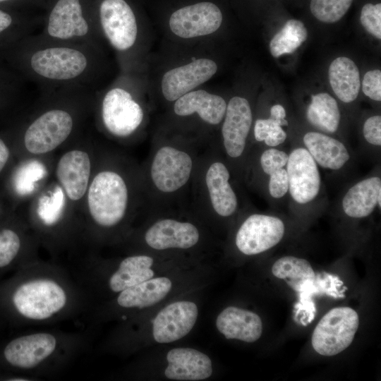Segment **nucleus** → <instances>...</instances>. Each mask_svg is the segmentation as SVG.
<instances>
[{
    "mask_svg": "<svg viewBox=\"0 0 381 381\" xmlns=\"http://www.w3.org/2000/svg\"><path fill=\"white\" fill-rule=\"evenodd\" d=\"M107 52L91 45L49 40L38 32L0 50V58L42 91L99 89L107 69Z\"/></svg>",
    "mask_w": 381,
    "mask_h": 381,
    "instance_id": "obj_1",
    "label": "nucleus"
},
{
    "mask_svg": "<svg viewBox=\"0 0 381 381\" xmlns=\"http://www.w3.org/2000/svg\"><path fill=\"white\" fill-rule=\"evenodd\" d=\"M7 304L19 322L49 325L89 310V298L61 266L36 260L20 268L7 292Z\"/></svg>",
    "mask_w": 381,
    "mask_h": 381,
    "instance_id": "obj_2",
    "label": "nucleus"
},
{
    "mask_svg": "<svg viewBox=\"0 0 381 381\" xmlns=\"http://www.w3.org/2000/svg\"><path fill=\"white\" fill-rule=\"evenodd\" d=\"M95 3L100 34L114 54L119 71L147 72L154 32L144 8L137 0Z\"/></svg>",
    "mask_w": 381,
    "mask_h": 381,
    "instance_id": "obj_3",
    "label": "nucleus"
},
{
    "mask_svg": "<svg viewBox=\"0 0 381 381\" xmlns=\"http://www.w3.org/2000/svg\"><path fill=\"white\" fill-rule=\"evenodd\" d=\"M214 45L163 46L152 54L147 67L150 94L172 104L183 95L203 87L219 71Z\"/></svg>",
    "mask_w": 381,
    "mask_h": 381,
    "instance_id": "obj_4",
    "label": "nucleus"
},
{
    "mask_svg": "<svg viewBox=\"0 0 381 381\" xmlns=\"http://www.w3.org/2000/svg\"><path fill=\"white\" fill-rule=\"evenodd\" d=\"M88 340L81 332L32 331L9 341L1 356L8 365L37 380L64 369L85 350Z\"/></svg>",
    "mask_w": 381,
    "mask_h": 381,
    "instance_id": "obj_5",
    "label": "nucleus"
},
{
    "mask_svg": "<svg viewBox=\"0 0 381 381\" xmlns=\"http://www.w3.org/2000/svg\"><path fill=\"white\" fill-rule=\"evenodd\" d=\"M95 91L78 87L42 91V107L22 131L25 149L40 155L62 145L76 129L83 112L94 102Z\"/></svg>",
    "mask_w": 381,
    "mask_h": 381,
    "instance_id": "obj_6",
    "label": "nucleus"
},
{
    "mask_svg": "<svg viewBox=\"0 0 381 381\" xmlns=\"http://www.w3.org/2000/svg\"><path fill=\"white\" fill-rule=\"evenodd\" d=\"M153 12L163 46L214 45L225 21L217 0H158Z\"/></svg>",
    "mask_w": 381,
    "mask_h": 381,
    "instance_id": "obj_7",
    "label": "nucleus"
},
{
    "mask_svg": "<svg viewBox=\"0 0 381 381\" xmlns=\"http://www.w3.org/2000/svg\"><path fill=\"white\" fill-rule=\"evenodd\" d=\"M149 95L147 71H119L110 83L95 93L102 128L117 138H126L137 133L145 120L144 100Z\"/></svg>",
    "mask_w": 381,
    "mask_h": 381,
    "instance_id": "obj_8",
    "label": "nucleus"
},
{
    "mask_svg": "<svg viewBox=\"0 0 381 381\" xmlns=\"http://www.w3.org/2000/svg\"><path fill=\"white\" fill-rule=\"evenodd\" d=\"M153 263L146 255H129L114 265L90 259L79 270L76 281L89 298L93 294L116 295L154 277Z\"/></svg>",
    "mask_w": 381,
    "mask_h": 381,
    "instance_id": "obj_9",
    "label": "nucleus"
},
{
    "mask_svg": "<svg viewBox=\"0 0 381 381\" xmlns=\"http://www.w3.org/2000/svg\"><path fill=\"white\" fill-rule=\"evenodd\" d=\"M286 171L289 209L305 214L326 208L327 198L320 169L300 142L289 149Z\"/></svg>",
    "mask_w": 381,
    "mask_h": 381,
    "instance_id": "obj_10",
    "label": "nucleus"
},
{
    "mask_svg": "<svg viewBox=\"0 0 381 381\" xmlns=\"http://www.w3.org/2000/svg\"><path fill=\"white\" fill-rule=\"evenodd\" d=\"M83 0H56L38 33L47 39L91 45L107 52L100 34L95 6L88 11Z\"/></svg>",
    "mask_w": 381,
    "mask_h": 381,
    "instance_id": "obj_11",
    "label": "nucleus"
},
{
    "mask_svg": "<svg viewBox=\"0 0 381 381\" xmlns=\"http://www.w3.org/2000/svg\"><path fill=\"white\" fill-rule=\"evenodd\" d=\"M86 195L88 229L92 234L99 235L121 224L127 210L128 191L119 174L111 170L98 172L90 182Z\"/></svg>",
    "mask_w": 381,
    "mask_h": 381,
    "instance_id": "obj_12",
    "label": "nucleus"
},
{
    "mask_svg": "<svg viewBox=\"0 0 381 381\" xmlns=\"http://www.w3.org/2000/svg\"><path fill=\"white\" fill-rule=\"evenodd\" d=\"M359 325V317L350 307H337L327 312L315 326L311 344L319 354L335 356L352 343Z\"/></svg>",
    "mask_w": 381,
    "mask_h": 381,
    "instance_id": "obj_13",
    "label": "nucleus"
},
{
    "mask_svg": "<svg viewBox=\"0 0 381 381\" xmlns=\"http://www.w3.org/2000/svg\"><path fill=\"white\" fill-rule=\"evenodd\" d=\"M285 232V223L279 216L253 213L239 226L235 243L243 254L258 255L276 246L283 239Z\"/></svg>",
    "mask_w": 381,
    "mask_h": 381,
    "instance_id": "obj_14",
    "label": "nucleus"
},
{
    "mask_svg": "<svg viewBox=\"0 0 381 381\" xmlns=\"http://www.w3.org/2000/svg\"><path fill=\"white\" fill-rule=\"evenodd\" d=\"M172 286L168 277H152L121 291L112 301L92 310L91 316L98 319L148 308L162 301L171 291Z\"/></svg>",
    "mask_w": 381,
    "mask_h": 381,
    "instance_id": "obj_15",
    "label": "nucleus"
},
{
    "mask_svg": "<svg viewBox=\"0 0 381 381\" xmlns=\"http://www.w3.org/2000/svg\"><path fill=\"white\" fill-rule=\"evenodd\" d=\"M300 143L308 150L320 169L337 175H345L356 162L355 152L333 135L318 131L303 133Z\"/></svg>",
    "mask_w": 381,
    "mask_h": 381,
    "instance_id": "obj_16",
    "label": "nucleus"
},
{
    "mask_svg": "<svg viewBox=\"0 0 381 381\" xmlns=\"http://www.w3.org/2000/svg\"><path fill=\"white\" fill-rule=\"evenodd\" d=\"M221 124V135L226 155L232 159L242 157L253 124L250 101L238 95L231 97L227 102Z\"/></svg>",
    "mask_w": 381,
    "mask_h": 381,
    "instance_id": "obj_17",
    "label": "nucleus"
},
{
    "mask_svg": "<svg viewBox=\"0 0 381 381\" xmlns=\"http://www.w3.org/2000/svg\"><path fill=\"white\" fill-rule=\"evenodd\" d=\"M192 167V159L188 153L171 146H162L152 162V182L161 192H174L188 182Z\"/></svg>",
    "mask_w": 381,
    "mask_h": 381,
    "instance_id": "obj_18",
    "label": "nucleus"
},
{
    "mask_svg": "<svg viewBox=\"0 0 381 381\" xmlns=\"http://www.w3.org/2000/svg\"><path fill=\"white\" fill-rule=\"evenodd\" d=\"M351 219H363L381 210V174L380 169L353 182L342 193L338 207Z\"/></svg>",
    "mask_w": 381,
    "mask_h": 381,
    "instance_id": "obj_19",
    "label": "nucleus"
},
{
    "mask_svg": "<svg viewBox=\"0 0 381 381\" xmlns=\"http://www.w3.org/2000/svg\"><path fill=\"white\" fill-rule=\"evenodd\" d=\"M198 315V306L190 301H177L164 306L152 322L155 341L167 344L182 339L191 331Z\"/></svg>",
    "mask_w": 381,
    "mask_h": 381,
    "instance_id": "obj_20",
    "label": "nucleus"
},
{
    "mask_svg": "<svg viewBox=\"0 0 381 381\" xmlns=\"http://www.w3.org/2000/svg\"><path fill=\"white\" fill-rule=\"evenodd\" d=\"M288 157L289 150L283 147H264L258 155V167L261 176L262 191L272 206L286 201Z\"/></svg>",
    "mask_w": 381,
    "mask_h": 381,
    "instance_id": "obj_21",
    "label": "nucleus"
},
{
    "mask_svg": "<svg viewBox=\"0 0 381 381\" xmlns=\"http://www.w3.org/2000/svg\"><path fill=\"white\" fill-rule=\"evenodd\" d=\"M226 104L223 97L201 87L174 101L171 109L177 118H198L206 125L216 126L224 119Z\"/></svg>",
    "mask_w": 381,
    "mask_h": 381,
    "instance_id": "obj_22",
    "label": "nucleus"
},
{
    "mask_svg": "<svg viewBox=\"0 0 381 381\" xmlns=\"http://www.w3.org/2000/svg\"><path fill=\"white\" fill-rule=\"evenodd\" d=\"M91 174V161L84 150L75 149L64 153L57 162L56 176L66 197L76 202L87 193Z\"/></svg>",
    "mask_w": 381,
    "mask_h": 381,
    "instance_id": "obj_23",
    "label": "nucleus"
},
{
    "mask_svg": "<svg viewBox=\"0 0 381 381\" xmlns=\"http://www.w3.org/2000/svg\"><path fill=\"white\" fill-rule=\"evenodd\" d=\"M199 238L200 234L195 225L171 219L157 221L144 236L146 244L155 250L190 248L198 243Z\"/></svg>",
    "mask_w": 381,
    "mask_h": 381,
    "instance_id": "obj_24",
    "label": "nucleus"
},
{
    "mask_svg": "<svg viewBox=\"0 0 381 381\" xmlns=\"http://www.w3.org/2000/svg\"><path fill=\"white\" fill-rule=\"evenodd\" d=\"M167 378L174 380L198 381L209 378L212 363L205 353L192 348H174L167 354Z\"/></svg>",
    "mask_w": 381,
    "mask_h": 381,
    "instance_id": "obj_25",
    "label": "nucleus"
},
{
    "mask_svg": "<svg viewBox=\"0 0 381 381\" xmlns=\"http://www.w3.org/2000/svg\"><path fill=\"white\" fill-rule=\"evenodd\" d=\"M16 224L0 225V270L18 265L20 267L37 259L36 238Z\"/></svg>",
    "mask_w": 381,
    "mask_h": 381,
    "instance_id": "obj_26",
    "label": "nucleus"
},
{
    "mask_svg": "<svg viewBox=\"0 0 381 381\" xmlns=\"http://www.w3.org/2000/svg\"><path fill=\"white\" fill-rule=\"evenodd\" d=\"M272 273L300 294L301 302L308 299L311 294L320 293L316 274L310 263L304 258L283 256L274 262Z\"/></svg>",
    "mask_w": 381,
    "mask_h": 381,
    "instance_id": "obj_27",
    "label": "nucleus"
},
{
    "mask_svg": "<svg viewBox=\"0 0 381 381\" xmlns=\"http://www.w3.org/2000/svg\"><path fill=\"white\" fill-rule=\"evenodd\" d=\"M218 331L228 339L253 343L262 333L260 317L254 312L236 306H228L217 317Z\"/></svg>",
    "mask_w": 381,
    "mask_h": 381,
    "instance_id": "obj_28",
    "label": "nucleus"
},
{
    "mask_svg": "<svg viewBox=\"0 0 381 381\" xmlns=\"http://www.w3.org/2000/svg\"><path fill=\"white\" fill-rule=\"evenodd\" d=\"M230 178L226 165L222 162L212 163L205 176L211 205L222 217L232 216L238 207V197L230 183Z\"/></svg>",
    "mask_w": 381,
    "mask_h": 381,
    "instance_id": "obj_29",
    "label": "nucleus"
},
{
    "mask_svg": "<svg viewBox=\"0 0 381 381\" xmlns=\"http://www.w3.org/2000/svg\"><path fill=\"white\" fill-rule=\"evenodd\" d=\"M331 87L337 97L350 104L358 97L361 88L360 72L353 61L345 56L334 59L328 69Z\"/></svg>",
    "mask_w": 381,
    "mask_h": 381,
    "instance_id": "obj_30",
    "label": "nucleus"
},
{
    "mask_svg": "<svg viewBox=\"0 0 381 381\" xmlns=\"http://www.w3.org/2000/svg\"><path fill=\"white\" fill-rule=\"evenodd\" d=\"M305 117L315 131L333 136L339 129L341 119L337 101L327 92L311 96Z\"/></svg>",
    "mask_w": 381,
    "mask_h": 381,
    "instance_id": "obj_31",
    "label": "nucleus"
},
{
    "mask_svg": "<svg viewBox=\"0 0 381 381\" xmlns=\"http://www.w3.org/2000/svg\"><path fill=\"white\" fill-rule=\"evenodd\" d=\"M308 30L303 22L290 19L270 40L271 55L278 58L294 53L307 39Z\"/></svg>",
    "mask_w": 381,
    "mask_h": 381,
    "instance_id": "obj_32",
    "label": "nucleus"
},
{
    "mask_svg": "<svg viewBox=\"0 0 381 381\" xmlns=\"http://www.w3.org/2000/svg\"><path fill=\"white\" fill-rule=\"evenodd\" d=\"M38 25L36 20L23 18L9 10L0 8V50L37 33Z\"/></svg>",
    "mask_w": 381,
    "mask_h": 381,
    "instance_id": "obj_33",
    "label": "nucleus"
},
{
    "mask_svg": "<svg viewBox=\"0 0 381 381\" xmlns=\"http://www.w3.org/2000/svg\"><path fill=\"white\" fill-rule=\"evenodd\" d=\"M25 80L2 59L0 61V110L20 94Z\"/></svg>",
    "mask_w": 381,
    "mask_h": 381,
    "instance_id": "obj_34",
    "label": "nucleus"
},
{
    "mask_svg": "<svg viewBox=\"0 0 381 381\" xmlns=\"http://www.w3.org/2000/svg\"><path fill=\"white\" fill-rule=\"evenodd\" d=\"M352 2L353 0H311L310 9L318 20L333 23L343 18Z\"/></svg>",
    "mask_w": 381,
    "mask_h": 381,
    "instance_id": "obj_35",
    "label": "nucleus"
},
{
    "mask_svg": "<svg viewBox=\"0 0 381 381\" xmlns=\"http://www.w3.org/2000/svg\"><path fill=\"white\" fill-rule=\"evenodd\" d=\"M362 136L368 146L367 152L373 156H380L381 147V116L376 114L368 117L362 126Z\"/></svg>",
    "mask_w": 381,
    "mask_h": 381,
    "instance_id": "obj_36",
    "label": "nucleus"
},
{
    "mask_svg": "<svg viewBox=\"0 0 381 381\" xmlns=\"http://www.w3.org/2000/svg\"><path fill=\"white\" fill-rule=\"evenodd\" d=\"M360 21L364 29L375 38L381 39V4H365L361 11Z\"/></svg>",
    "mask_w": 381,
    "mask_h": 381,
    "instance_id": "obj_37",
    "label": "nucleus"
},
{
    "mask_svg": "<svg viewBox=\"0 0 381 381\" xmlns=\"http://www.w3.org/2000/svg\"><path fill=\"white\" fill-rule=\"evenodd\" d=\"M363 92L376 102L381 101V71L379 69L368 71L362 81Z\"/></svg>",
    "mask_w": 381,
    "mask_h": 381,
    "instance_id": "obj_38",
    "label": "nucleus"
},
{
    "mask_svg": "<svg viewBox=\"0 0 381 381\" xmlns=\"http://www.w3.org/2000/svg\"><path fill=\"white\" fill-rule=\"evenodd\" d=\"M270 117L279 122L284 127H287L289 125L287 119V113L284 107L280 104H273L270 109Z\"/></svg>",
    "mask_w": 381,
    "mask_h": 381,
    "instance_id": "obj_39",
    "label": "nucleus"
},
{
    "mask_svg": "<svg viewBox=\"0 0 381 381\" xmlns=\"http://www.w3.org/2000/svg\"><path fill=\"white\" fill-rule=\"evenodd\" d=\"M11 157V147L6 140L0 136V175L8 167Z\"/></svg>",
    "mask_w": 381,
    "mask_h": 381,
    "instance_id": "obj_40",
    "label": "nucleus"
},
{
    "mask_svg": "<svg viewBox=\"0 0 381 381\" xmlns=\"http://www.w3.org/2000/svg\"><path fill=\"white\" fill-rule=\"evenodd\" d=\"M4 207L2 204V202L0 200V217H1L4 214Z\"/></svg>",
    "mask_w": 381,
    "mask_h": 381,
    "instance_id": "obj_41",
    "label": "nucleus"
},
{
    "mask_svg": "<svg viewBox=\"0 0 381 381\" xmlns=\"http://www.w3.org/2000/svg\"><path fill=\"white\" fill-rule=\"evenodd\" d=\"M14 0H0V4H4L13 1Z\"/></svg>",
    "mask_w": 381,
    "mask_h": 381,
    "instance_id": "obj_42",
    "label": "nucleus"
}]
</instances>
